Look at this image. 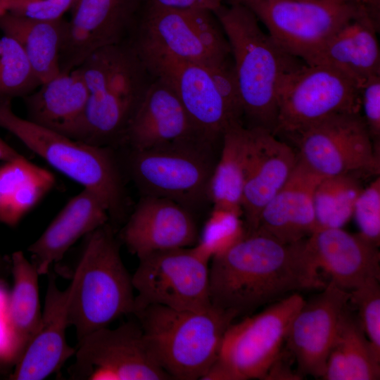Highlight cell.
Returning <instances> with one entry per match:
<instances>
[{"label": "cell", "mask_w": 380, "mask_h": 380, "mask_svg": "<svg viewBox=\"0 0 380 380\" xmlns=\"http://www.w3.org/2000/svg\"><path fill=\"white\" fill-rule=\"evenodd\" d=\"M305 239L287 244L260 231L246 232L210 260L211 305L236 318L293 293L323 289Z\"/></svg>", "instance_id": "1"}, {"label": "cell", "mask_w": 380, "mask_h": 380, "mask_svg": "<svg viewBox=\"0 0 380 380\" xmlns=\"http://www.w3.org/2000/svg\"><path fill=\"white\" fill-rule=\"evenodd\" d=\"M228 40L248 127L274 134L281 84L301 63L282 49L245 5L232 1L214 13Z\"/></svg>", "instance_id": "2"}, {"label": "cell", "mask_w": 380, "mask_h": 380, "mask_svg": "<svg viewBox=\"0 0 380 380\" xmlns=\"http://www.w3.org/2000/svg\"><path fill=\"white\" fill-rule=\"evenodd\" d=\"M77 68L89 96L73 139L98 146L122 144L127 125L153 80L146 65L127 41L96 50Z\"/></svg>", "instance_id": "3"}, {"label": "cell", "mask_w": 380, "mask_h": 380, "mask_svg": "<svg viewBox=\"0 0 380 380\" xmlns=\"http://www.w3.org/2000/svg\"><path fill=\"white\" fill-rule=\"evenodd\" d=\"M0 127L18 138L56 170L93 192L110 222H125L127 196L120 164L110 147L90 145L17 115L11 101H0Z\"/></svg>", "instance_id": "4"}, {"label": "cell", "mask_w": 380, "mask_h": 380, "mask_svg": "<svg viewBox=\"0 0 380 380\" xmlns=\"http://www.w3.org/2000/svg\"><path fill=\"white\" fill-rule=\"evenodd\" d=\"M114 229L108 222L84 237L68 305L77 342L134 311L132 275L122 262Z\"/></svg>", "instance_id": "5"}, {"label": "cell", "mask_w": 380, "mask_h": 380, "mask_svg": "<svg viewBox=\"0 0 380 380\" xmlns=\"http://www.w3.org/2000/svg\"><path fill=\"white\" fill-rule=\"evenodd\" d=\"M151 352L172 379H201L217 359L224 334L236 319L213 305L203 311L152 304L133 314Z\"/></svg>", "instance_id": "6"}, {"label": "cell", "mask_w": 380, "mask_h": 380, "mask_svg": "<svg viewBox=\"0 0 380 380\" xmlns=\"http://www.w3.org/2000/svg\"><path fill=\"white\" fill-rule=\"evenodd\" d=\"M217 147L192 137L148 149L130 150L127 169L143 196L167 198L189 209L209 201Z\"/></svg>", "instance_id": "7"}, {"label": "cell", "mask_w": 380, "mask_h": 380, "mask_svg": "<svg viewBox=\"0 0 380 380\" xmlns=\"http://www.w3.org/2000/svg\"><path fill=\"white\" fill-rule=\"evenodd\" d=\"M129 39L140 56H167L209 66L231 59L225 34L213 12L143 3Z\"/></svg>", "instance_id": "8"}, {"label": "cell", "mask_w": 380, "mask_h": 380, "mask_svg": "<svg viewBox=\"0 0 380 380\" xmlns=\"http://www.w3.org/2000/svg\"><path fill=\"white\" fill-rule=\"evenodd\" d=\"M247 6L286 52L308 61L341 28L367 11L352 0H232Z\"/></svg>", "instance_id": "9"}, {"label": "cell", "mask_w": 380, "mask_h": 380, "mask_svg": "<svg viewBox=\"0 0 380 380\" xmlns=\"http://www.w3.org/2000/svg\"><path fill=\"white\" fill-rule=\"evenodd\" d=\"M360 109V89L353 80L329 66L301 63L281 84L274 134L293 137L329 116Z\"/></svg>", "instance_id": "10"}, {"label": "cell", "mask_w": 380, "mask_h": 380, "mask_svg": "<svg viewBox=\"0 0 380 380\" xmlns=\"http://www.w3.org/2000/svg\"><path fill=\"white\" fill-rule=\"evenodd\" d=\"M293 137L298 158L321 177L379 175V144L360 113L329 116Z\"/></svg>", "instance_id": "11"}, {"label": "cell", "mask_w": 380, "mask_h": 380, "mask_svg": "<svg viewBox=\"0 0 380 380\" xmlns=\"http://www.w3.org/2000/svg\"><path fill=\"white\" fill-rule=\"evenodd\" d=\"M139 260L132 275L137 292L133 313L152 304L190 311H203L212 306L210 260L195 246L156 251Z\"/></svg>", "instance_id": "12"}, {"label": "cell", "mask_w": 380, "mask_h": 380, "mask_svg": "<svg viewBox=\"0 0 380 380\" xmlns=\"http://www.w3.org/2000/svg\"><path fill=\"white\" fill-rule=\"evenodd\" d=\"M304 302L300 293H293L228 327L217 360L234 380L265 379L280 356L291 322Z\"/></svg>", "instance_id": "13"}, {"label": "cell", "mask_w": 380, "mask_h": 380, "mask_svg": "<svg viewBox=\"0 0 380 380\" xmlns=\"http://www.w3.org/2000/svg\"><path fill=\"white\" fill-rule=\"evenodd\" d=\"M68 369L76 380H169L151 352L138 322L97 329L77 342Z\"/></svg>", "instance_id": "14"}, {"label": "cell", "mask_w": 380, "mask_h": 380, "mask_svg": "<svg viewBox=\"0 0 380 380\" xmlns=\"http://www.w3.org/2000/svg\"><path fill=\"white\" fill-rule=\"evenodd\" d=\"M154 78L167 82L175 91L198 135L220 146L232 119L214 80L211 67L167 56H141Z\"/></svg>", "instance_id": "15"}, {"label": "cell", "mask_w": 380, "mask_h": 380, "mask_svg": "<svg viewBox=\"0 0 380 380\" xmlns=\"http://www.w3.org/2000/svg\"><path fill=\"white\" fill-rule=\"evenodd\" d=\"M142 0H76L60 53V72L78 68L94 51L129 40Z\"/></svg>", "instance_id": "16"}, {"label": "cell", "mask_w": 380, "mask_h": 380, "mask_svg": "<svg viewBox=\"0 0 380 380\" xmlns=\"http://www.w3.org/2000/svg\"><path fill=\"white\" fill-rule=\"evenodd\" d=\"M349 299V291L329 281L320 293L305 300L291 322L285 342L300 374L322 378Z\"/></svg>", "instance_id": "17"}, {"label": "cell", "mask_w": 380, "mask_h": 380, "mask_svg": "<svg viewBox=\"0 0 380 380\" xmlns=\"http://www.w3.org/2000/svg\"><path fill=\"white\" fill-rule=\"evenodd\" d=\"M198 237L189 209L167 198L142 196L118 239L140 259L156 251L194 246Z\"/></svg>", "instance_id": "18"}, {"label": "cell", "mask_w": 380, "mask_h": 380, "mask_svg": "<svg viewBox=\"0 0 380 380\" xmlns=\"http://www.w3.org/2000/svg\"><path fill=\"white\" fill-rule=\"evenodd\" d=\"M314 267L338 287L351 291L373 279L380 280L379 246L359 234L342 228L318 229L305 239Z\"/></svg>", "instance_id": "19"}, {"label": "cell", "mask_w": 380, "mask_h": 380, "mask_svg": "<svg viewBox=\"0 0 380 380\" xmlns=\"http://www.w3.org/2000/svg\"><path fill=\"white\" fill-rule=\"evenodd\" d=\"M40 326L15 365L11 380H42L58 372L73 356L76 348L68 345V305L71 284L58 289L56 275L49 270Z\"/></svg>", "instance_id": "20"}, {"label": "cell", "mask_w": 380, "mask_h": 380, "mask_svg": "<svg viewBox=\"0 0 380 380\" xmlns=\"http://www.w3.org/2000/svg\"><path fill=\"white\" fill-rule=\"evenodd\" d=\"M251 140L241 208L246 232L255 230L261 211L291 176L298 155L285 141L250 127Z\"/></svg>", "instance_id": "21"}, {"label": "cell", "mask_w": 380, "mask_h": 380, "mask_svg": "<svg viewBox=\"0 0 380 380\" xmlns=\"http://www.w3.org/2000/svg\"><path fill=\"white\" fill-rule=\"evenodd\" d=\"M192 137H200L177 94L167 82L153 77L127 125L122 144L140 151Z\"/></svg>", "instance_id": "22"}, {"label": "cell", "mask_w": 380, "mask_h": 380, "mask_svg": "<svg viewBox=\"0 0 380 380\" xmlns=\"http://www.w3.org/2000/svg\"><path fill=\"white\" fill-rule=\"evenodd\" d=\"M322 177L298 158L288 180L261 211L254 231L287 244L310 236L317 229L314 191Z\"/></svg>", "instance_id": "23"}, {"label": "cell", "mask_w": 380, "mask_h": 380, "mask_svg": "<svg viewBox=\"0 0 380 380\" xmlns=\"http://www.w3.org/2000/svg\"><path fill=\"white\" fill-rule=\"evenodd\" d=\"M110 222L99 198L83 189L71 198L39 237L27 248L38 274H48L80 239Z\"/></svg>", "instance_id": "24"}, {"label": "cell", "mask_w": 380, "mask_h": 380, "mask_svg": "<svg viewBox=\"0 0 380 380\" xmlns=\"http://www.w3.org/2000/svg\"><path fill=\"white\" fill-rule=\"evenodd\" d=\"M376 33V23L367 11L341 28L305 63L332 68L360 89L369 79L380 75Z\"/></svg>", "instance_id": "25"}, {"label": "cell", "mask_w": 380, "mask_h": 380, "mask_svg": "<svg viewBox=\"0 0 380 380\" xmlns=\"http://www.w3.org/2000/svg\"><path fill=\"white\" fill-rule=\"evenodd\" d=\"M88 96L77 68L60 72L23 98L27 119L73 139L82 120Z\"/></svg>", "instance_id": "26"}, {"label": "cell", "mask_w": 380, "mask_h": 380, "mask_svg": "<svg viewBox=\"0 0 380 380\" xmlns=\"http://www.w3.org/2000/svg\"><path fill=\"white\" fill-rule=\"evenodd\" d=\"M13 287L7 300L6 327L9 336V360L15 365L38 330L41 311L37 272L23 252L12 253Z\"/></svg>", "instance_id": "27"}, {"label": "cell", "mask_w": 380, "mask_h": 380, "mask_svg": "<svg viewBox=\"0 0 380 380\" xmlns=\"http://www.w3.org/2000/svg\"><path fill=\"white\" fill-rule=\"evenodd\" d=\"M54 175L20 156L0 164V223L14 227L53 189Z\"/></svg>", "instance_id": "28"}, {"label": "cell", "mask_w": 380, "mask_h": 380, "mask_svg": "<svg viewBox=\"0 0 380 380\" xmlns=\"http://www.w3.org/2000/svg\"><path fill=\"white\" fill-rule=\"evenodd\" d=\"M67 22L63 18L42 20L0 14L1 30L20 45L42 84L60 73L59 58Z\"/></svg>", "instance_id": "29"}, {"label": "cell", "mask_w": 380, "mask_h": 380, "mask_svg": "<svg viewBox=\"0 0 380 380\" xmlns=\"http://www.w3.org/2000/svg\"><path fill=\"white\" fill-rule=\"evenodd\" d=\"M250 140L251 129L243 123L232 124L225 130L209 185L208 199L214 209L243 216L241 202Z\"/></svg>", "instance_id": "30"}, {"label": "cell", "mask_w": 380, "mask_h": 380, "mask_svg": "<svg viewBox=\"0 0 380 380\" xmlns=\"http://www.w3.org/2000/svg\"><path fill=\"white\" fill-rule=\"evenodd\" d=\"M322 379H380V357L374 352L356 315L349 311V305L341 319Z\"/></svg>", "instance_id": "31"}, {"label": "cell", "mask_w": 380, "mask_h": 380, "mask_svg": "<svg viewBox=\"0 0 380 380\" xmlns=\"http://www.w3.org/2000/svg\"><path fill=\"white\" fill-rule=\"evenodd\" d=\"M360 177L344 174L323 177L313 194L317 229L342 228L352 217L355 203L363 189Z\"/></svg>", "instance_id": "32"}, {"label": "cell", "mask_w": 380, "mask_h": 380, "mask_svg": "<svg viewBox=\"0 0 380 380\" xmlns=\"http://www.w3.org/2000/svg\"><path fill=\"white\" fill-rule=\"evenodd\" d=\"M42 83L20 45L4 35L0 39V101L25 98Z\"/></svg>", "instance_id": "33"}, {"label": "cell", "mask_w": 380, "mask_h": 380, "mask_svg": "<svg viewBox=\"0 0 380 380\" xmlns=\"http://www.w3.org/2000/svg\"><path fill=\"white\" fill-rule=\"evenodd\" d=\"M241 217L230 210L213 208L195 248L208 260L224 252L246 234Z\"/></svg>", "instance_id": "34"}, {"label": "cell", "mask_w": 380, "mask_h": 380, "mask_svg": "<svg viewBox=\"0 0 380 380\" xmlns=\"http://www.w3.org/2000/svg\"><path fill=\"white\" fill-rule=\"evenodd\" d=\"M371 280L350 291L349 303L376 354L380 357V285Z\"/></svg>", "instance_id": "35"}, {"label": "cell", "mask_w": 380, "mask_h": 380, "mask_svg": "<svg viewBox=\"0 0 380 380\" xmlns=\"http://www.w3.org/2000/svg\"><path fill=\"white\" fill-rule=\"evenodd\" d=\"M353 217L358 233L379 247L380 244V177L378 175L359 194L354 205Z\"/></svg>", "instance_id": "36"}, {"label": "cell", "mask_w": 380, "mask_h": 380, "mask_svg": "<svg viewBox=\"0 0 380 380\" xmlns=\"http://www.w3.org/2000/svg\"><path fill=\"white\" fill-rule=\"evenodd\" d=\"M76 0H0V14L42 20H57L74 6Z\"/></svg>", "instance_id": "37"}, {"label": "cell", "mask_w": 380, "mask_h": 380, "mask_svg": "<svg viewBox=\"0 0 380 380\" xmlns=\"http://www.w3.org/2000/svg\"><path fill=\"white\" fill-rule=\"evenodd\" d=\"M362 115L370 135L376 144L380 141V75L369 79L360 87Z\"/></svg>", "instance_id": "38"}, {"label": "cell", "mask_w": 380, "mask_h": 380, "mask_svg": "<svg viewBox=\"0 0 380 380\" xmlns=\"http://www.w3.org/2000/svg\"><path fill=\"white\" fill-rule=\"evenodd\" d=\"M160 6L176 9H200L215 13L222 6V0H142Z\"/></svg>", "instance_id": "39"}, {"label": "cell", "mask_w": 380, "mask_h": 380, "mask_svg": "<svg viewBox=\"0 0 380 380\" xmlns=\"http://www.w3.org/2000/svg\"><path fill=\"white\" fill-rule=\"evenodd\" d=\"M21 154L0 137V164L15 158Z\"/></svg>", "instance_id": "40"}, {"label": "cell", "mask_w": 380, "mask_h": 380, "mask_svg": "<svg viewBox=\"0 0 380 380\" xmlns=\"http://www.w3.org/2000/svg\"><path fill=\"white\" fill-rule=\"evenodd\" d=\"M8 269H11V260L7 262L0 252V280L4 278Z\"/></svg>", "instance_id": "41"}, {"label": "cell", "mask_w": 380, "mask_h": 380, "mask_svg": "<svg viewBox=\"0 0 380 380\" xmlns=\"http://www.w3.org/2000/svg\"><path fill=\"white\" fill-rule=\"evenodd\" d=\"M352 1H356V2H358V3H361V4H367V3H369L372 0H352Z\"/></svg>", "instance_id": "42"}]
</instances>
